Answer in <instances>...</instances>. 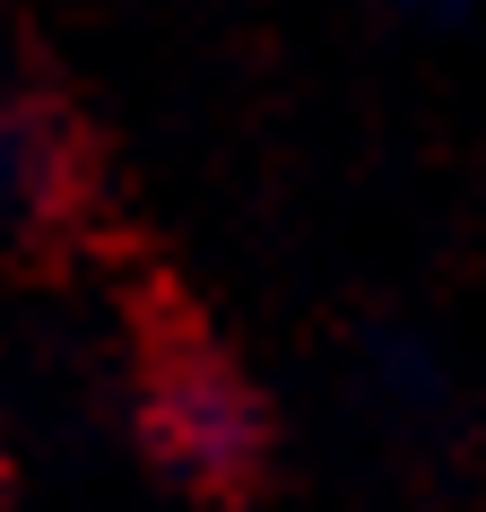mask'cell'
Returning a JSON list of instances; mask_svg holds the SVG:
<instances>
[{"label":"cell","instance_id":"2","mask_svg":"<svg viewBox=\"0 0 486 512\" xmlns=\"http://www.w3.org/2000/svg\"><path fill=\"white\" fill-rule=\"evenodd\" d=\"M382 9H391V18H408V27H460V18H469V9H478V0H382Z\"/></svg>","mask_w":486,"mask_h":512},{"label":"cell","instance_id":"1","mask_svg":"<svg viewBox=\"0 0 486 512\" xmlns=\"http://www.w3.org/2000/svg\"><path fill=\"white\" fill-rule=\"evenodd\" d=\"M139 426H148V452L165 460V478H183V486L226 495V486H243L261 469V400L200 348L157 365Z\"/></svg>","mask_w":486,"mask_h":512}]
</instances>
